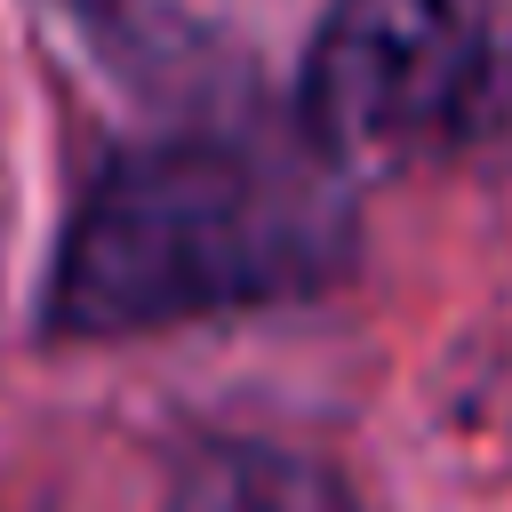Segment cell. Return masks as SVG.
<instances>
[{"label": "cell", "instance_id": "cell-3", "mask_svg": "<svg viewBox=\"0 0 512 512\" xmlns=\"http://www.w3.org/2000/svg\"><path fill=\"white\" fill-rule=\"evenodd\" d=\"M120 80H184L224 56V0H32Z\"/></svg>", "mask_w": 512, "mask_h": 512}, {"label": "cell", "instance_id": "cell-2", "mask_svg": "<svg viewBox=\"0 0 512 512\" xmlns=\"http://www.w3.org/2000/svg\"><path fill=\"white\" fill-rule=\"evenodd\" d=\"M496 0H328L296 64V136L336 168H408L480 128Z\"/></svg>", "mask_w": 512, "mask_h": 512}, {"label": "cell", "instance_id": "cell-4", "mask_svg": "<svg viewBox=\"0 0 512 512\" xmlns=\"http://www.w3.org/2000/svg\"><path fill=\"white\" fill-rule=\"evenodd\" d=\"M176 512H360V504H352L344 472L304 448L208 440L176 472Z\"/></svg>", "mask_w": 512, "mask_h": 512}, {"label": "cell", "instance_id": "cell-1", "mask_svg": "<svg viewBox=\"0 0 512 512\" xmlns=\"http://www.w3.org/2000/svg\"><path fill=\"white\" fill-rule=\"evenodd\" d=\"M352 248V192L304 136L176 128L112 152L72 200L40 288V336L120 344L296 304L336 288Z\"/></svg>", "mask_w": 512, "mask_h": 512}]
</instances>
